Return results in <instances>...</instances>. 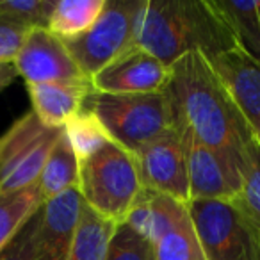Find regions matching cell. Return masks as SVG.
<instances>
[{"mask_svg":"<svg viewBox=\"0 0 260 260\" xmlns=\"http://www.w3.org/2000/svg\"><path fill=\"white\" fill-rule=\"evenodd\" d=\"M166 91L175 111V123L187 128L200 143L242 166V157L253 138L205 55L191 52L173 62Z\"/></svg>","mask_w":260,"mask_h":260,"instance_id":"1","label":"cell"},{"mask_svg":"<svg viewBox=\"0 0 260 260\" xmlns=\"http://www.w3.org/2000/svg\"><path fill=\"white\" fill-rule=\"evenodd\" d=\"M136 47L170 68L191 52L210 59L237 45L212 0H143Z\"/></svg>","mask_w":260,"mask_h":260,"instance_id":"2","label":"cell"},{"mask_svg":"<svg viewBox=\"0 0 260 260\" xmlns=\"http://www.w3.org/2000/svg\"><path fill=\"white\" fill-rule=\"evenodd\" d=\"M84 109L102 123L109 139L130 155L175 126V111L168 91L146 94H87Z\"/></svg>","mask_w":260,"mask_h":260,"instance_id":"3","label":"cell"},{"mask_svg":"<svg viewBox=\"0 0 260 260\" xmlns=\"http://www.w3.org/2000/svg\"><path fill=\"white\" fill-rule=\"evenodd\" d=\"M77 189L91 210L114 224H121L145 187L136 157L109 141L79 162Z\"/></svg>","mask_w":260,"mask_h":260,"instance_id":"4","label":"cell"},{"mask_svg":"<svg viewBox=\"0 0 260 260\" xmlns=\"http://www.w3.org/2000/svg\"><path fill=\"white\" fill-rule=\"evenodd\" d=\"M143 0H107L98 20L70 40H62L86 79L136 47V23Z\"/></svg>","mask_w":260,"mask_h":260,"instance_id":"5","label":"cell"},{"mask_svg":"<svg viewBox=\"0 0 260 260\" xmlns=\"http://www.w3.org/2000/svg\"><path fill=\"white\" fill-rule=\"evenodd\" d=\"M189 216L205 260H260V237L234 202H191Z\"/></svg>","mask_w":260,"mask_h":260,"instance_id":"6","label":"cell"},{"mask_svg":"<svg viewBox=\"0 0 260 260\" xmlns=\"http://www.w3.org/2000/svg\"><path fill=\"white\" fill-rule=\"evenodd\" d=\"M62 128L45 126L34 112L13 123L4 136L0 152V194H11L32 187L61 136Z\"/></svg>","mask_w":260,"mask_h":260,"instance_id":"7","label":"cell"},{"mask_svg":"<svg viewBox=\"0 0 260 260\" xmlns=\"http://www.w3.org/2000/svg\"><path fill=\"white\" fill-rule=\"evenodd\" d=\"M184 143L191 202H234L241 191V164L200 143L187 128L175 123Z\"/></svg>","mask_w":260,"mask_h":260,"instance_id":"8","label":"cell"},{"mask_svg":"<svg viewBox=\"0 0 260 260\" xmlns=\"http://www.w3.org/2000/svg\"><path fill=\"white\" fill-rule=\"evenodd\" d=\"M136 160L143 187L189 205V178L184 143L175 126L146 145L136 155Z\"/></svg>","mask_w":260,"mask_h":260,"instance_id":"9","label":"cell"},{"mask_svg":"<svg viewBox=\"0 0 260 260\" xmlns=\"http://www.w3.org/2000/svg\"><path fill=\"white\" fill-rule=\"evenodd\" d=\"M170 68L139 47H132L89 79L91 91L104 94H146L164 91Z\"/></svg>","mask_w":260,"mask_h":260,"instance_id":"10","label":"cell"},{"mask_svg":"<svg viewBox=\"0 0 260 260\" xmlns=\"http://www.w3.org/2000/svg\"><path fill=\"white\" fill-rule=\"evenodd\" d=\"M13 64L27 86L89 80L82 75L61 38L41 27L29 30Z\"/></svg>","mask_w":260,"mask_h":260,"instance_id":"11","label":"cell"},{"mask_svg":"<svg viewBox=\"0 0 260 260\" xmlns=\"http://www.w3.org/2000/svg\"><path fill=\"white\" fill-rule=\"evenodd\" d=\"M82 207L79 189H70L40 207L32 235L34 260H66Z\"/></svg>","mask_w":260,"mask_h":260,"instance_id":"12","label":"cell"},{"mask_svg":"<svg viewBox=\"0 0 260 260\" xmlns=\"http://www.w3.org/2000/svg\"><path fill=\"white\" fill-rule=\"evenodd\" d=\"M226 93L244 119L249 134L260 145V61L232 48L209 59Z\"/></svg>","mask_w":260,"mask_h":260,"instance_id":"13","label":"cell"},{"mask_svg":"<svg viewBox=\"0 0 260 260\" xmlns=\"http://www.w3.org/2000/svg\"><path fill=\"white\" fill-rule=\"evenodd\" d=\"M36 118L50 128H64V125L84 107L91 93L89 80L77 82H50L27 86Z\"/></svg>","mask_w":260,"mask_h":260,"instance_id":"14","label":"cell"},{"mask_svg":"<svg viewBox=\"0 0 260 260\" xmlns=\"http://www.w3.org/2000/svg\"><path fill=\"white\" fill-rule=\"evenodd\" d=\"M187 212L185 203H180L160 192L143 189L125 223L153 246Z\"/></svg>","mask_w":260,"mask_h":260,"instance_id":"15","label":"cell"},{"mask_svg":"<svg viewBox=\"0 0 260 260\" xmlns=\"http://www.w3.org/2000/svg\"><path fill=\"white\" fill-rule=\"evenodd\" d=\"M77 185H79V159L73 153L62 128L43 166L38 180V189L45 203L70 189H77Z\"/></svg>","mask_w":260,"mask_h":260,"instance_id":"16","label":"cell"},{"mask_svg":"<svg viewBox=\"0 0 260 260\" xmlns=\"http://www.w3.org/2000/svg\"><path fill=\"white\" fill-rule=\"evenodd\" d=\"M228 23L237 48L260 61V2L258 0H212Z\"/></svg>","mask_w":260,"mask_h":260,"instance_id":"17","label":"cell"},{"mask_svg":"<svg viewBox=\"0 0 260 260\" xmlns=\"http://www.w3.org/2000/svg\"><path fill=\"white\" fill-rule=\"evenodd\" d=\"M116 226L118 224L104 219L84 203L79 226L66 260H104Z\"/></svg>","mask_w":260,"mask_h":260,"instance_id":"18","label":"cell"},{"mask_svg":"<svg viewBox=\"0 0 260 260\" xmlns=\"http://www.w3.org/2000/svg\"><path fill=\"white\" fill-rule=\"evenodd\" d=\"M105 2L107 0H57L47 29L61 40L79 36L96 22Z\"/></svg>","mask_w":260,"mask_h":260,"instance_id":"19","label":"cell"},{"mask_svg":"<svg viewBox=\"0 0 260 260\" xmlns=\"http://www.w3.org/2000/svg\"><path fill=\"white\" fill-rule=\"evenodd\" d=\"M43 205L38 184L11 194H0V251Z\"/></svg>","mask_w":260,"mask_h":260,"instance_id":"20","label":"cell"},{"mask_svg":"<svg viewBox=\"0 0 260 260\" xmlns=\"http://www.w3.org/2000/svg\"><path fill=\"white\" fill-rule=\"evenodd\" d=\"M260 237V145L251 139L242 157L241 191L234 200Z\"/></svg>","mask_w":260,"mask_h":260,"instance_id":"21","label":"cell"},{"mask_svg":"<svg viewBox=\"0 0 260 260\" xmlns=\"http://www.w3.org/2000/svg\"><path fill=\"white\" fill-rule=\"evenodd\" d=\"M64 134L79 162L86 160L111 141L96 116L84 107L64 125Z\"/></svg>","mask_w":260,"mask_h":260,"instance_id":"22","label":"cell"},{"mask_svg":"<svg viewBox=\"0 0 260 260\" xmlns=\"http://www.w3.org/2000/svg\"><path fill=\"white\" fill-rule=\"evenodd\" d=\"M189 210V209H187ZM155 260H200L203 258L194 224L189 212L153 244Z\"/></svg>","mask_w":260,"mask_h":260,"instance_id":"23","label":"cell"},{"mask_svg":"<svg viewBox=\"0 0 260 260\" xmlns=\"http://www.w3.org/2000/svg\"><path fill=\"white\" fill-rule=\"evenodd\" d=\"M54 6L55 0H0V18L29 29H47Z\"/></svg>","mask_w":260,"mask_h":260,"instance_id":"24","label":"cell"},{"mask_svg":"<svg viewBox=\"0 0 260 260\" xmlns=\"http://www.w3.org/2000/svg\"><path fill=\"white\" fill-rule=\"evenodd\" d=\"M104 260H155L153 246L126 223L116 226Z\"/></svg>","mask_w":260,"mask_h":260,"instance_id":"25","label":"cell"},{"mask_svg":"<svg viewBox=\"0 0 260 260\" xmlns=\"http://www.w3.org/2000/svg\"><path fill=\"white\" fill-rule=\"evenodd\" d=\"M38 210L34 212V216L16 232V235L8 242V246L0 251V260H34L32 235H34V228H36Z\"/></svg>","mask_w":260,"mask_h":260,"instance_id":"26","label":"cell"},{"mask_svg":"<svg viewBox=\"0 0 260 260\" xmlns=\"http://www.w3.org/2000/svg\"><path fill=\"white\" fill-rule=\"evenodd\" d=\"M29 30L25 25L0 18V62H15Z\"/></svg>","mask_w":260,"mask_h":260,"instance_id":"27","label":"cell"},{"mask_svg":"<svg viewBox=\"0 0 260 260\" xmlns=\"http://www.w3.org/2000/svg\"><path fill=\"white\" fill-rule=\"evenodd\" d=\"M18 77L15 64L13 62H0V93Z\"/></svg>","mask_w":260,"mask_h":260,"instance_id":"28","label":"cell"},{"mask_svg":"<svg viewBox=\"0 0 260 260\" xmlns=\"http://www.w3.org/2000/svg\"><path fill=\"white\" fill-rule=\"evenodd\" d=\"M2 146H4V136H0V152H2Z\"/></svg>","mask_w":260,"mask_h":260,"instance_id":"29","label":"cell"},{"mask_svg":"<svg viewBox=\"0 0 260 260\" xmlns=\"http://www.w3.org/2000/svg\"><path fill=\"white\" fill-rule=\"evenodd\" d=\"M200 260H205V258H200Z\"/></svg>","mask_w":260,"mask_h":260,"instance_id":"30","label":"cell"}]
</instances>
